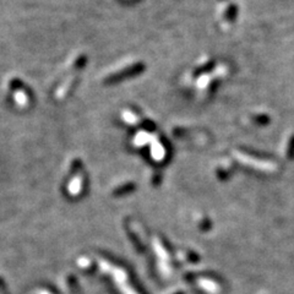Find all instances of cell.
<instances>
[{
  "label": "cell",
  "mask_w": 294,
  "mask_h": 294,
  "mask_svg": "<svg viewBox=\"0 0 294 294\" xmlns=\"http://www.w3.org/2000/svg\"><path fill=\"white\" fill-rule=\"evenodd\" d=\"M294 156V139L292 140V144H291V150H290V157L293 158Z\"/></svg>",
  "instance_id": "obj_1"
}]
</instances>
